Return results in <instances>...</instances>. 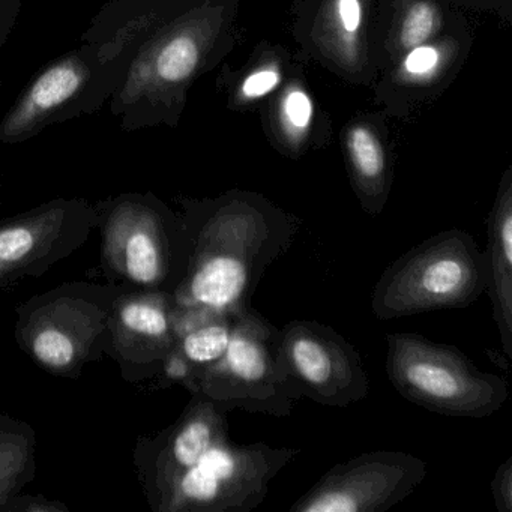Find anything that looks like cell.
<instances>
[{
	"instance_id": "9",
	"label": "cell",
	"mask_w": 512,
	"mask_h": 512,
	"mask_svg": "<svg viewBox=\"0 0 512 512\" xmlns=\"http://www.w3.org/2000/svg\"><path fill=\"white\" fill-rule=\"evenodd\" d=\"M97 224V209L85 199H55L0 221V289L47 274L79 251Z\"/></svg>"
},
{
	"instance_id": "15",
	"label": "cell",
	"mask_w": 512,
	"mask_h": 512,
	"mask_svg": "<svg viewBox=\"0 0 512 512\" xmlns=\"http://www.w3.org/2000/svg\"><path fill=\"white\" fill-rule=\"evenodd\" d=\"M487 287L503 352L512 358V172L506 170L488 220Z\"/></svg>"
},
{
	"instance_id": "23",
	"label": "cell",
	"mask_w": 512,
	"mask_h": 512,
	"mask_svg": "<svg viewBox=\"0 0 512 512\" xmlns=\"http://www.w3.org/2000/svg\"><path fill=\"white\" fill-rule=\"evenodd\" d=\"M490 485L497 511L512 512V457L500 464Z\"/></svg>"
},
{
	"instance_id": "4",
	"label": "cell",
	"mask_w": 512,
	"mask_h": 512,
	"mask_svg": "<svg viewBox=\"0 0 512 512\" xmlns=\"http://www.w3.org/2000/svg\"><path fill=\"white\" fill-rule=\"evenodd\" d=\"M487 287L485 253L470 233L452 229L410 248L383 272L371 298L377 320L466 308Z\"/></svg>"
},
{
	"instance_id": "14",
	"label": "cell",
	"mask_w": 512,
	"mask_h": 512,
	"mask_svg": "<svg viewBox=\"0 0 512 512\" xmlns=\"http://www.w3.org/2000/svg\"><path fill=\"white\" fill-rule=\"evenodd\" d=\"M173 295L158 290H122L110 317V346L113 356L134 379L148 376L149 368L163 365L178 344Z\"/></svg>"
},
{
	"instance_id": "12",
	"label": "cell",
	"mask_w": 512,
	"mask_h": 512,
	"mask_svg": "<svg viewBox=\"0 0 512 512\" xmlns=\"http://www.w3.org/2000/svg\"><path fill=\"white\" fill-rule=\"evenodd\" d=\"M227 413L209 398L193 394L172 427L155 439L140 443L136 451L137 469L154 511L175 482L196 466L209 449L229 440Z\"/></svg>"
},
{
	"instance_id": "8",
	"label": "cell",
	"mask_w": 512,
	"mask_h": 512,
	"mask_svg": "<svg viewBox=\"0 0 512 512\" xmlns=\"http://www.w3.org/2000/svg\"><path fill=\"white\" fill-rule=\"evenodd\" d=\"M301 452L263 442L209 449L175 482L157 512H250L265 500L272 479Z\"/></svg>"
},
{
	"instance_id": "22",
	"label": "cell",
	"mask_w": 512,
	"mask_h": 512,
	"mask_svg": "<svg viewBox=\"0 0 512 512\" xmlns=\"http://www.w3.org/2000/svg\"><path fill=\"white\" fill-rule=\"evenodd\" d=\"M70 509L59 502V500H49L44 496H34V494H26V496H14L8 500L0 512H68Z\"/></svg>"
},
{
	"instance_id": "10",
	"label": "cell",
	"mask_w": 512,
	"mask_h": 512,
	"mask_svg": "<svg viewBox=\"0 0 512 512\" xmlns=\"http://www.w3.org/2000/svg\"><path fill=\"white\" fill-rule=\"evenodd\" d=\"M427 473V461L410 452H364L331 467L290 512H386L415 493Z\"/></svg>"
},
{
	"instance_id": "24",
	"label": "cell",
	"mask_w": 512,
	"mask_h": 512,
	"mask_svg": "<svg viewBox=\"0 0 512 512\" xmlns=\"http://www.w3.org/2000/svg\"><path fill=\"white\" fill-rule=\"evenodd\" d=\"M23 0H0V47L7 43L16 26Z\"/></svg>"
},
{
	"instance_id": "19",
	"label": "cell",
	"mask_w": 512,
	"mask_h": 512,
	"mask_svg": "<svg viewBox=\"0 0 512 512\" xmlns=\"http://www.w3.org/2000/svg\"><path fill=\"white\" fill-rule=\"evenodd\" d=\"M37 434L31 425L0 415V509L37 473Z\"/></svg>"
},
{
	"instance_id": "2",
	"label": "cell",
	"mask_w": 512,
	"mask_h": 512,
	"mask_svg": "<svg viewBox=\"0 0 512 512\" xmlns=\"http://www.w3.org/2000/svg\"><path fill=\"white\" fill-rule=\"evenodd\" d=\"M236 17L238 0H166L109 101L119 127H178L194 83L235 43Z\"/></svg>"
},
{
	"instance_id": "18",
	"label": "cell",
	"mask_w": 512,
	"mask_h": 512,
	"mask_svg": "<svg viewBox=\"0 0 512 512\" xmlns=\"http://www.w3.org/2000/svg\"><path fill=\"white\" fill-rule=\"evenodd\" d=\"M269 124L275 146L283 154L298 158L310 148L316 131L317 107L302 80L292 77L275 92Z\"/></svg>"
},
{
	"instance_id": "5",
	"label": "cell",
	"mask_w": 512,
	"mask_h": 512,
	"mask_svg": "<svg viewBox=\"0 0 512 512\" xmlns=\"http://www.w3.org/2000/svg\"><path fill=\"white\" fill-rule=\"evenodd\" d=\"M124 287L64 283L17 308L20 349L47 373L76 379L109 353L110 317Z\"/></svg>"
},
{
	"instance_id": "3",
	"label": "cell",
	"mask_w": 512,
	"mask_h": 512,
	"mask_svg": "<svg viewBox=\"0 0 512 512\" xmlns=\"http://www.w3.org/2000/svg\"><path fill=\"white\" fill-rule=\"evenodd\" d=\"M101 268L116 286L170 292L187 271L188 238L181 214L152 193H125L95 205Z\"/></svg>"
},
{
	"instance_id": "20",
	"label": "cell",
	"mask_w": 512,
	"mask_h": 512,
	"mask_svg": "<svg viewBox=\"0 0 512 512\" xmlns=\"http://www.w3.org/2000/svg\"><path fill=\"white\" fill-rule=\"evenodd\" d=\"M446 28L439 0H395L394 19L386 52L394 64L401 55L434 40Z\"/></svg>"
},
{
	"instance_id": "21",
	"label": "cell",
	"mask_w": 512,
	"mask_h": 512,
	"mask_svg": "<svg viewBox=\"0 0 512 512\" xmlns=\"http://www.w3.org/2000/svg\"><path fill=\"white\" fill-rule=\"evenodd\" d=\"M286 82V62L278 53L265 52L254 61L230 89L235 109H247L275 95Z\"/></svg>"
},
{
	"instance_id": "11",
	"label": "cell",
	"mask_w": 512,
	"mask_h": 512,
	"mask_svg": "<svg viewBox=\"0 0 512 512\" xmlns=\"http://www.w3.org/2000/svg\"><path fill=\"white\" fill-rule=\"evenodd\" d=\"M284 367L301 397L320 406L349 407L370 394L361 355L331 326L292 320L280 329Z\"/></svg>"
},
{
	"instance_id": "25",
	"label": "cell",
	"mask_w": 512,
	"mask_h": 512,
	"mask_svg": "<svg viewBox=\"0 0 512 512\" xmlns=\"http://www.w3.org/2000/svg\"><path fill=\"white\" fill-rule=\"evenodd\" d=\"M0 92H2V80H0Z\"/></svg>"
},
{
	"instance_id": "17",
	"label": "cell",
	"mask_w": 512,
	"mask_h": 512,
	"mask_svg": "<svg viewBox=\"0 0 512 512\" xmlns=\"http://www.w3.org/2000/svg\"><path fill=\"white\" fill-rule=\"evenodd\" d=\"M463 37L440 34L434 40L401 55L392 65L389 85L407 97H418L451 76L464 53Z\"/></svg>"
},
{
	"instance_id": "7",
	"label": "cell",
	"mask_w": 512,
	"mask_h": 512,
	"mask_svg": "<svg viewBox=\"0 0 512 512\" xmlns=\"http://www.w3.org/2000/svg\"><path fill=\"white\" fill-rule=\"evenodd\" d=\"M188 389L227 412L241 409L278 418L289 416L302 398L281 358L280 329L253 308L236 316L226 353L197 371Z\"/></svg>"
},
{
	"instance_id": "13",
	"label": "cell",
	"mask_w": 512,
	"mask_h": 512,
	"mask_svg": "<svg viewBox=\"0 0 512 512\" xmlns=\"http://www.w3.org/2000/svg\"><path fill=\"white\" fill-rule=\"evenodd\" d=\"M374 0H301L296 38L323 65L352 83L373 74L370 26Z\"/></svg>"
},
{
	"instance_id": "6",
	"label": "cell",
	"mask_w": 512,
	"mask_h": 512,
	"mask_svg": "<svg viewBox=\"0 0 512 512\" xmlns=\"http://www.w3.org/2000/svg\"><path fill=\"white\" fill-rule=\"evenodd\" d=\"M386 374L410 403L439 415L482 419L502 409L509 386L484 373L451 344L415 332L386 334Z\"/></svg>"
},
{
	"instance_id": "1",
	"label": "cell",
	"mask_w": 512,
	"mask_h": 512,
	"mask_svg": "<svg viewBox=\"0 0 512 512\" xmlns=\"http://www.w3.org/2000/svg\"><path fill=\"white\" fill-rule=\"evenodd\" d=\"M179 203L184 209L188 263L172 293L176 310H248L266 269L292 245L298 220L266 197L247 191Z\"/></svg>"
},
{
	"instance_id": "16",
	"label": "cell",
	"mask_w": 512,
	"mask_h": 512,
	"mask_svg": "<svg viewBox=\"0 0 512 512\" xmlns=\"http://www.w3.org/2000/svg\"><path fill=\"white\" fill-rule=\"evenodd\" d=\"M344 149L353 191L367 214H382L392 185L391 161L379 131L368 121L349 124Z\"/></svg>"
}]
</instances>
